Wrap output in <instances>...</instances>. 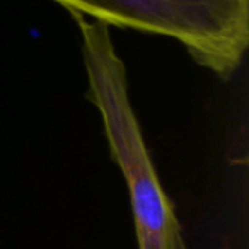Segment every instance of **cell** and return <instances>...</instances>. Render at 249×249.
<instances>
[{"label": "cell", "instance_id": "6da1fadb", "mask_svg": "<svg viewBox=\"0 0 249 249\" xmlns=\"http://www.w3.org/2000/svg\"><path fill=\"white\" fill-rule=\"evenodd\" d=\"M82 35L89 99L103 118L111 156L120 166L132 201L139 249H186L183 229L164 193L128 96L126 67L118 56L109 26L72 14Z\"/></svg>", "mask_w": 249, "mask_h": 249}, {"label": "cell", "instance_id": "7a4b0ae2", "mask_svg": "<svg viewBox=\"0 0 249 249\" xmlns=\"http://www.w3.org/2000/svg\"><path fill=\"white\" fill-rule=\"evenodd\" d=\"M70 14L179 41L222 79L239 69L249 45V0H53Z\"/></svg>", "mask_w": 249, "mask_h": 249}]
</instances>
